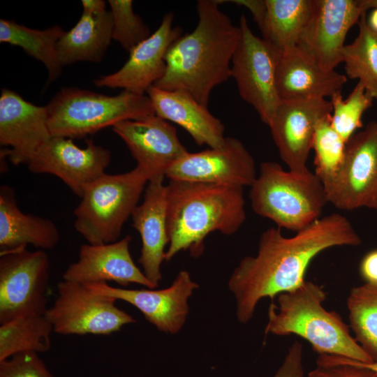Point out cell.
Returning a JSON list of instances; mask_svg holds the SVG:
<instances>
[{"label": "cell", "mask_w": 377, "mask_h": 377, "mask_svg": "<svg viewBox=\"0 0 377 377\" xmlns=\"http://www.w3.org/2000/svg\"><path fill=\"white\" fill-rule=\"evenodd\" d=\"M367 11L369 9H377V0H362Z\"/></svg>", "instance_id": "40"}, {"label": "cell", "mask_w": 377, "mask_h": 377, "mask_svg": "<svg viewBox=\"0 0 377 377\" xmlns=\"http://www.w3.org/2000/svg\"><path fill=\"white\" fill-rule=\"evenodd\" d=\"M45 316L53 331L62 335H108L135 320L118 308L116 299L96 293L84 284L63 280Z\"/></svg>", "instance_id": "8"}, {"label": "cell", "mask_w": 377, "mask_h": 377, "mask_svg": "<svg viewBox=\"0 0 377 377\" xmlns=\"http://www.w3.org/2000/svg\"><path fill=\"white\" fill-rule=\"evenodd\" d=\"M361 243L350 221L338 213L320 218L290 237L278 227L267 229L260 235L257 255L244 257L228 281L238 320L247 323L260 300H272L302 285L310 263L321 252Z\"/></svg>", "instance_id": "1"}, {"label": "cell", "mask_w": 377, "mask_h": 377, "mask_svg": "<svg viewBox=\"0 0 377 377\" xmlns=\"http://www.w3.org/2000/svg\"><path fill=\"white\" fill-rule=\"evenodd\" d=\"M147 183L137 166L121 174H104L85 188L74 210L75 229L91 244L118 241Z\"/></svg>", "instance_id": "7"}, {"label": "cell", "mask_w": 377, "mask_h": 377, "mask_svg": "<svg viewBox=\"0 0 377 377\" xmlns=\"http://www.w3.org/2000/svg\"><path fill=\"white\" fill-rule=\"evenodd\" d=\"M52 136L82 138L125 120L156 114L148 96L126 90L107 96L75 87H64L45 105Z\"/></svg>", "instance_id": "6"}, {"label": "cell", "mask_w": 377, "mask_h": 377, "mask_svg": "<svg viewBox=\"0 0 377 377\" xmlns=\"http://www.w3.org/2000/svg\"><path fill=\"white\" fill-rule=\"evenodd\" d=\"M146 93L156 115L184 128L197 145L216 148L223 144L224 124L188 92L168 91L152 85Z\"/></svg>", "instance_id": "24"}, {"label": "cell", "mask_w": 377, "mask_h": 377, "mask_svg": "<svg viewBox=\"0 0 377 377\" xmlns=\"http://www.w3.org/2000/svg\"><path fill=\"white\" fill-rule=\"evenodd\" d=\"M367 12L362 0H313L311 14L297 47L323 69L334 71L343 62L348 31Z\"/></svg>", "instance_id": "13"}, {"label": "cell", "mask_w": 377, "mask_h": 377, "mask_svg": "<svg viewBox=\"0 0 377 377\" xmlns=\"http://www.w3.org/2000/svg\"><path fill=\"white\" fill-rule=\"evenodd\" d=\"M374 99L360 82L345 100L341 91L331 97L333 112L331 114V124L346 142L357 129L363 126L362 117L372 105Z\"/></svg>", "instance_id": "32"}, {"label": "cell", "mask_w": 377, "mask_h": 377, "mask_svg": "<svg viewBox=\"0 0 377 377\" xmlns=\"http://www.w3.org/2000/svg\"><path fill=\"white\" fill-rule=\"evenodd\" d=\"M276 78L281 101L331 98L347 82L346 75L323 69L297 47L280 54Z\"/></svg>", "instance_id": "22"}, {"label": "cell", "mask_w": 377, "mask_h": 377, "mask_svg": "<svg viewBox=\"0 0 377 377\" xmlns=\"http://www.w3.org/2000/svg\"><path fill=\"white\" fill-rule=\"evenodd\" d=\"M326 293L312 281L276 296L268 309L265 334H295L307 341L318 354L346 357L364 363L373 362L351 335L350 327L334 311L323 303Z\"/></svg>", "instance_id": "4"}, {"label": "cell", "mask_w": 377, "mask_h": 377, "mask_svg": "<svg viewBox=\"0 0 377 377\" xmlns=\"http://www.w3.org/2000/svg\"><path fill=\"white\" fill-rule=\"evenodd\" d=\"M0 377H54L32 351L15 354L0 362Z\"/></svg>", "instance_id": "35"}, {"label": "cell", "mask_w": 377, "mask_h": 377, "mask_svg": "<svg viewBox=\"0 0 377 377\" xmlns=\"http://www.w3.org/2000/svg\"><path fill=\"white\" fill-rule=\"evenodd\" d=\"M357 24V37L345 45L343 52L346 77L358 80L377 99V35L367 24V13L362 15Z\"/></svg>", "instance_id": "30"}, {"label": "cell", "mask_w": 377, "mask_h": 377, "mask_svg": "<svg viewBox=\"0 0 377 377\" xmlns=\"http://www.w3.org/2000/svg\"><path fill=\"white\" fill-rule=\"evenodd\" d=\"M221 0H199L198 22L165 54L166 69L154 86L182 90L207 106L212 89L231 77V61L241 37L239 26L219 8Z\"/></svg>", "instance_id": "2"}, {"label": "cell", "mask_w": 377, "mask_h": 377, "mask_svg": "<svg viewBox=\"0 0 377 377\" xmlns=\"http://www.w3.org/2000/svg\"><path fill=\"white\" fill-rule=\"evenodd\" d=\"M84 285L96 293L129 303L159 331L172 334L182 328L189 311L188 300L198 288L184 270L179 272L170 286L161 290L124 289L106 282Z\"/></svg>", "instance_id": "17"}, {"label": "cell", "mask_w": 377, "mask_h": 377, "mask_svg": "<svg viewBox=\"0 0 377 377\" xmlns=\"http://www.w3.org/2000/svg\"><path fill=\"white\" fill-rule=\"evenodd\" d=\"M230 1L251 12L263 39L280 54L297 47L313 8V0Z\"/></svg>", "instance_id": "23"}, {"label": "cell", "mask_w": 377, "mask_h": 377, "mask_svg": "<svg viewBox=\"0 0 377 377\" xmlns=\"http://www.w3.org/2000/svg\"><path fill=\"white\" fill-rule=\"evenodd\" d=\"M346 305L353 337L372 361L377 362V285L365 283L352 288Z\"/></svg>", "instance_id": "29"}, {"label": "cell", "mask_w": 377, "mask_h": 377, "mask_svg": "<svg viewBox=\"0 0 377 377\" xmlns=\"http://www.w3.org/2000/svg\"><path fill=\"white\" fill-rule=\"evenodd\" d=\"M52 326L45 315L17 318L0 326V362L23 352L51 348Z\"/></svg>", "instance_id": "28"}, {"label": "cell", "mask_w": 377, "mask_h": 377, "mask_svg": "<svg viewBox=\"0 0 377 377\" xmlns=\"http://www.w3.org/2000/svg\"><path fill=\"white\" fill-rule=\"evenodd\" d=\"M239 26L241 37L232 58L231 77L242 98L268 126L281 101L276 78L280 54L253 33L244 15Z\"/></svg>", "instance_id": "10"}, {"label": "cell", "mask_w": 377, "mask_h": 377, "mask_svg": "<svg viewBox=\"0 0 377 377\" xmlns=\"http://www.w3.org/2000/svg\"><path fill=\"white\" fill-rule=\"evenodd\" d=\"M308 377H377V373L360 362L346 357L321 355Z\"/></svg>", "instance_id": "34"}, {"label": "cell", "mask_w": 377, "mask_h": 377, "mask_svg": "<svg viewBox=\"0 0 377 377\" xmlns=\"http://www.w3.org/2000/svg\"><path fill=\"white\" fill-rule=\"evenodd\" d=\"M323 186L327 202L337 209L365 207L377 212V121L346 142L339 170Z\"/></svg>", "instance_id": "11"}, {"label": "cell", "mask_w": 377, "mask_h": 377, "mask_svg": "<svg viewBox=\"0 0 377 377\" xmlns=\"http://www.w3.org/2000/svg\"><path fill=\"white\" fill-rule=\"evenodd\" d=\"M60 235L51 220L32 214H25L18 207L11 187L0 188L1 251L27 247L30 244L40 250L54 249Z\"/></svg>", "instance_id": "25"}, {"label": "cell", "mask_w": 377, "mask_h": 377, "mask_svg": "<svg viewBox=\"0 0 377 377\" xmlns=\"http://www.w3.org/2000/svg\"><path fill=\"white\" fill-rule=\"evenodd\" d=\"M360 272L366 283L377 285V249L369 251L362 258Z\"/></svg>", "instance_id": "37"}, {"label": "cell", "mask_w": 377, "mask_h": 377, "mask_svg": "<svg viewBox=\"0 0 377 377\" xmlns=\"http://www.w3.org/2000/svg\"><path fill=\"white\" fill-rule=\"evenodd\" d=\"M130 235L117 242L82 244L78 259L63 274L65 281L83 284L114 281L122 286L137 283L148 288L155 286L135 264L129 251Z\"/></svg>", "instance_id": "20"}, {"label": "cell", "mask_w": 377, "mask_h": 377, "mask_svg": "<svg viewBox=\"0 0 377 377\" xmlns=\"http://www.w3.org/2000/svg\"><path fill=\"white\" fill-rule=\"evenodd\" d=\"M112 17V39L126 51L133 49L150 35V29L133 10L131 0H109Z\"/></svg>", "instance_id": "33"}, {"label": "cell", "mask_w": 377, "mask_h": 377, "mask_svg": "<svg viewBox=\"0 0 377 377\" xmlns=\"http://www.w3.org/2000/svg\"><path fill=\"white\" fill-rule=\"evenodd\" d=\"M83 12L89 14H101L105 11L106 3L103 0H82Z\"/></svg>", "instance_id": "38"}, {"label": "cell", "mask_w": 377, "mask_h": 377, "mask_svg": "<svg viewBox=\"0 0 377 377\" xmlns=\"http://www.w3.org/2000/svg\"><path fill=\"white\" fill-rule=\"evenodd\" d=\"M332 112L325 98L281 101L268 126L281 160L296 173L309 171L307 161L319 122Z\"/></svg>", "instance_id": "14"}, {"label": "cell", "mask_w": 377, "mask_h": 377, "mask_svg": "<svg viewBox=\"0 0 377 377\" xmlns=\"http://www.w3.org/2000/svg\"><path fill=\"white\" fill-rule=\"evenodd\" d=\"M166 186V261L181 251L200 256L209 233L231 235L246 220L242 186L180 180H170Z\"/></svg>", "instance_id": "3"}, {"label": "cell", "mask_w": 377, "mask_h": 377, "mask_svg": "<svg viewBox=\"0 0 377 377\" xmlns=\"http://www.w3.org/2000/svg\"><path fill=\"white\" fill-rule=\"evenodd\" d=\"M170 180L251 186L257 177L256 164L243 143L226 137L223 144L196 153L187 152L165 173Z\"/></svg>", "instance_id": "15"}, {"label": "cell", "mask_w": 377, "mask_h": 377, "mask_svg": "<svg viewBox=\"0 0 377 377\" xmlns=\"http://www.w3.org/2000/svg\"><path fill=\"white\" fill-rule=\"evenodd\" d=\"M331 114L318 124L311 149L315 152V174L323 184L332 179L339 170L344 158L346 141L333 128Z\"/></svg>", "instance_id": "31"}, {"label": "cell", "mask_w": 377, "mask_h": 377, "mask_svg": "<svg viewBox=\"0 0 377 377\" xmlns=\"http://www.w3.org/2000/svg\"><path fill=\"white\" fill-rule=\"evenodd\" d=\"M45 106L24 99L17 92L2 89L0 96L1 150L15 165L28 164L37 150L51 138Z\"/></svg>", "instance_id": "18"}, {"label": "cell", "mask_w": 377, "mask_h": 377, "mask_svg": "<svg viewBox=\"0 0 377 377\" xmlns=\"http://www.w3.org/2000/svg\"><path fill=\"white\" fill-rule=\"evenodd\" d=\"M111 13L89 14L82 12L77 22L64 31L57 45L61 65L80 61L100 62L112 39Z\"/></svg>", "instance_id": "26"}, {"label": "cell", "mask_w": 377, "mask_h": 377, "mask_svg": "<svg viewBox=\"0 0 377 377\" xmlns=\"http://www.w3.org/2000/svg\"><path fill=\"white\" fill-rule=\"evenodd\" d=\"M50 262L43 250L27 247L0 251V324L45 315Z\"/></svg>", "instance_id": "9"}, {"label": "cell", "mask_w": 377, "mask_h": 377, "mask_svg": "<svg viewBox=\"0 0 377 377\" xmlns=\"http://www.w3.org/2000/svg\"><path fill=\"white\" fill-rule=\"evenodd\" d=\"M80 147L73 139L51 136L28 163L30 172L50 174L59 178L81 198L85 188L105 174L111 161L110 151L92 139Z\"/></svg>", "instance_id": "12"}, {"label": "cell", "mask_w": 377, "mask_h": 377, "mask_svg": "<svg viewBox=\"0 0 377 377\" xmlns=\"http://www.w3.org/2000/svg\"><path fill=\"white\" fill-rule=\"evenodd\" d=\"M64 31L59 25L40 30L11 20H0V43L18 46L27 54L42 62L47 71L48 83L57 79L61 72L57 45Z\"/></svg>", "instance_id": "27"}, {"label": "cell", "mask_w": 377, "mask_h": 377, "mask_svg": "<svg viewBox=\"0 0 377 377\" xmlns=\"http://www.w3.org/2000/svg\"><path fill=\"white\" fill-rule=\"evenodd\" d=\"M362 365L375 371L377 373V362H373L370 363H364L360 362Z\"/></svg>", "instance_id": "41"}, {"label": "cell", "mask_w": 377, "mask_h": 377, "mask_svg": "<svg viewBox=\"0 0 377 377\" xmlns=\"http://www.w3.org/2000/svg\"><path fill=\"white\" fill-rule=\"evenodd\" d=\"M249 198L256 214L295 232L319 219L327 202L324 186L315 173L285 171L272 161L260 164Z\"/></svg>", "instance_id": "5"}, {"label": "cell", "mask_w": 377, "mask_h": 377, "mask_svg": "<svg viewBox=\"0 0 377 377\" xmlns=\"http://www.w3.org/2000/svg\"><path fill=\"white\" fill-rule=\"evenodd\" d=\"M131 218L142 241L138 262L145 276L156 288L162 279L161 267L165 260V247L169 244L167 186L163 179L148 182L143 201L135 207Z\"/></svg>", "instance_id": "21"}, {"label": "cell", "mask_w": 377, "mask_h": 377, "mask_svg": "<svg viewBox=\"0 0 377 377\" xmlns=\"http://www.w3.org/2000/svg\"><path fill=\"white\" fill-rule=\"evenodd\" d=\"M173 19L172 13L165 14L158 29L130 51L128 59L120 69L98 77L94 81V84L145 94L163 76L167 50L182 35L181 27H173Z\"/></svg>", "instance_id": "19"}, {"label": "cell", "mask_w": 377, "mask_h": 377, "mask_svg": "<svg viewBox=\"0 0 377 377\" xmlns=\"http://www.w3.org/2000/svg\"><path fill=\"white\" fill-rule=\"evenodd\" d=\"M367 22L369 28L377 35V9L372 10L367 16Z\"/></svg>", "instance_id": "39"}, {"label": "cell", "mask_w": 377, "mask_h": 377, "mask_svg": "<svg viewBox=\"0 0 377 377\" xmlns=\"http://www.w3.org/2000/svg\"><path fill=\"white\" fill-rule=\"evenodd\" d=\"M112 131L125 142L148 182L163 179L170 166L188 152L176 128L156 114L120 121Z\"/></svg>", "instance_id": "16"}, {"label": "cell", "mask_w": 377, "mask_h": 377, "mask_svg": "<svg viewBox=\"0 0 377 377\" xmlns=\"http://www.w3.org/2000/svg\"><path fill=\"white\" fill-rule=\"evenodd\" d=\"M304 350L302 344L295 341L272 377H304Z\"/></svg>", "instance_id": "36"}]
</instances>
